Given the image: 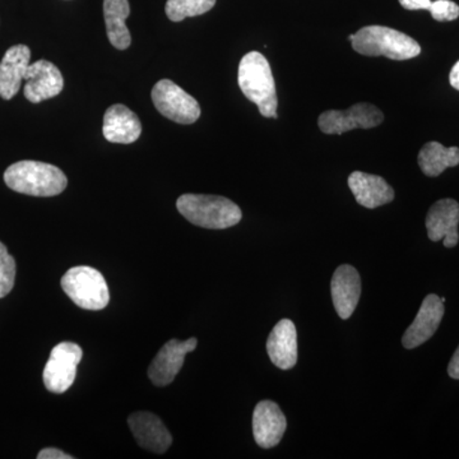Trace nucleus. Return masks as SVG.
Here are the masks:
<instances>
[{
    "mask_svg": "<svg viewBox=\"0 0 459 459\" xmlns=\"http://www.w3.org/2000/svg\"><path fill=\"white\" fill-rule=\"evenodd\" d=\"M238 82L247 100L258 107L264 117L277 119L276 83L270 63L258 51H250L238 65Z\"/></svg>",
    "mask_w": 459,
    "mask_h": 459,
    "instance_id": "obj_1",
    "label": "nucleus"
},
{
    "mask_svg": "<svg viewBox=\"0 0 459 459\" xmlns=\"http://www.w3.org/2000/svg\"><path fill=\"white\" fill-rule=\"evenodd\" d=\"M4 181L14 192L32 197H54L68 186L65 172L40 161H20L9 166Z\"/></svg>",
    "mask_w": 459,
    "mask_h": 459,
    "instance_id": "obj_2",
    "label": "nucleus"
},
{
    "mask_svg": "<svg viewBox=\"0 0 459 459\" xmlns=\"http://www.w3.org/2000/svg\"><path fill=\"white\" fill-rule=\"evenodd\" d=\"M177 208L193 225L211 230L232 228L243 217L238 204L220 195H184Z\"/></svg>",
    "mask_w": 459,
    "mask_h": 459,
    "instance_id": "obj_3",
    "label": "nucleus"
},
{
    "mask_svg": "<svg viewBox=\"0 0 459 459\" xmlns=\"http://www.w3.org/2000/svg\"><path fill=\"white\" fill-rule=\"evenodd\" d=\"M351 44L356 53L365 56L409 60L421 53L418 41L406 33L385 26H368L359 30Z\"/></svg>",
    "mask_w": 459,
    "mask_h": 459,
    "instance_id": "obj_4",
    "label": "nucleus"
},
{
    "mask_svg": "<svg viewBox=\"0 0 459 459\" xmlns=\"http://www.w3.org/2000/svg\"><path fill=\"white\" fill-rule=\"evenodd\" d=\"M62 287L75 305L86 310H101L110 301V292L104 276L95 268L80 265L66 271Z\"/></svg>",
    "mask_w": 459,
    "mask_h": 459,
    "instance_id": "obj_5",
    "label": "nucleus"
},
{
    "mask_svg": "<svg viewBox=\"0 0 459 459\" xmlns=\"http://www.w3.org/2000/svg\"><path fill=\"white\" fill-rule=\"evenodd\" d=\"M151 96L157 111L172 122L193 124L201 117L197 100L170 80L159 81Z\"/></svg>",
    "mask_w": 459,
    "mask_h": 459,
    "instance_id": "obj_6",
    "label": "nucleus"
},
{
    "mask_svg": "<svg viewBox=\"0 0 459 459\" xmlns=\"http://www.w3.org/2000/svg\"><path fill=\"white\" fill-rule=\"evenodd\" d=\"M83 358L81 346L74 342H62L54 347L45 367L42 379L48 391L62 394L74 385L77 367Z\"/></svg>",
    "mask_w": 459,
    "mask_h": 459,
    "instance_id": "obj_7",
    "label": "nucleus"
},
{
    "mask_svg": "<svg viewBox=\"0 0 459 459\" xmlns=\"http://www.w3.org/2000/svg\"><path fill=\"white\" fill-rule=\"evenodd\" d=\"M385 114L368 102L353 105L347 110H328L320 115L318 126L325 134L341 135L352 129H371L380 126Z\"/></svg>",
    "mask_w": 459,
    "mask_h": 459,
    "instance_id": "obj_8",
    "label": "nucleus"
},
{
    "mask_svg": "<svg viewBox=\"0 0 459 459\" xmlns=\"http://www.w3.org/2000/svg\"><path fill=\"white\" fill-rule=\"evenodd\" d=\"M197 338L186 341L171 340L160 350L152 364L148 368V377L157 386L170 385L179 374L184 365V359L189 352L197 349Z\"/></svg>",
    "mask_w": 459,
    "mask_h": 459,
    "instance_id": "obj_9",
    "label": "nucleus"
},
{
    "mask_svg": "<svg viewBox=\"0 0 459 459\" xmlns=\"http://www.w3.org/2000/svg\"><path fill=\"white\" fill-rule=\"evenodd\" d=\"M25 81V98L32 104L56 98L65 87L62 72L48 60H38L30 65Z\"/></svg>",
    "mask_w": 459,
    "mask_h": 459,
    "instance_id": "obj_10",
    "label": "nucleus"
},
{
    "mask_svg": "<svg viewBox=\"0 0 459 459\" xmlns=\"http://www.w3.org/2000/svg\"><path fill=\"white\" fill-rule=\"evenodd\" d=\"M287 429L286 416L276 402L262 401L253 413V434L261 448L270 449L279 446Z\"/></svg>",
    "mask_w": 459,
    "mask_h": 459,
    "instance_id": "obj_11",
    "label": "nucleus"
},
{
    "mask_svg": "<svg viewBox=\"0 0 459 459\" xmlns=\"http://www.w3.org/2000/svg\"><path fill=\"white\" fill-rule=\"evenodd\" d=\"M444 316V303L439 296L430 294L422 301L418 316L412 325L404 332L402 344L412 350L421 346L434 336Z\"/></svg>",
    "mask_w": 459,
    "mask_h": 459,
    "instance_id": "obj_12",
    "label": "nucleus"
},
{
    "mask_svg": "<svg viewBox=\"0 0 459 459\" xmlns=\"http://www.w3.org/2000/svg\"><path fill=\"white\" fill-rule=\"evenodd\" d=\"M459 204L455 199H440L431 205L427 216L428 237L443 240L444 247H455L459 241Z\"/></svg>",
    "mask_w": 459,
    "mask_h": 459,
    "instance_id": "obj_13",
    "label": "nucleus"
},
{
    "mask_svg": "<svg viewBox=\"0 0 459 459\" xmlns=\"http://www.w3.org/2000/svg\"><path fill=\"white\" fill-rule=\"evenodd\" d=\"M332 300L341 319L352 316L361 295V279L356 268L342 264L334 271L331 282Z\"/></svg>",
    "mask_w": 459,
    "mask_h": 459,
    "instance_id": "obj_14",
    "label": "nucleus"
},
{
    "mask_svg": "<svg viewBox=\"0 0 459 459\" xmlns=\"http://www.w3.org/2000/svg\"><path fill=\"white\" fill-rule=\"evenodd\" d=\"M129 428L138 446L162 455L170 448L172 437L164 422L151 412H134L129 416Z\"/></svg>",
    "mask_w": 459,
    "mask_h": 459,
    "instance_id": "obj_15",
    "label": "nucleus"
},
{
    "mask_svg": "<svg viewBox=\"0 0 459 459\" xmlns=\"http://www.w3.org/2000/svg\"><path fill=\"white\" fill-rule=\"evenodd\" d=\"M271 361L279 369L290 370L298 362V332L294 322L282 319L272 329L267 341Z\"/></svg>",
    "mask_w": 459,
    "mask_h": 459,
    "instance_id": "obj_16",
    "label": "nucleus"
},
{
    "mask_svg": "<svg viewBox=\"0 0 459 459\" xmlns=\"http://www.w3.org/2000/svg\"><path fill=\"white\" fill-rule=\"evenodd\" d=\"M31 59V50L26 45L9 48L0 62V98L13 99L22 86L27 68Z\"/></svg>",
    "mask_w": 459,
    "mask_h": 459,
    "instance_id": "obj_17",
    "label": "nucleus"
},
{
    "mask_svg": "<svg viewBox=\"0 0 459 459\" xmlns=\"http://www.w3.org/2000/svg\"><path fill=\"white\" fill-rule=\"evenodd\" d=\"M105 140L111 143H134L142 134V124L131 108L117 104L108 108L102 126Z\"/></svg>",
    "mask_w": 459,
    "mask_h": 459,
    "instance_id": "obj_18",
    "label": "nucleus"
},
{
    "mask_svg": "<svg viewBox=\"0 0 459 459\" xmlns=\"http://www.w3.org/2000/svg\"><path fill=\"white\" fill-rule=\"evenodd\" d=\"M349 186L356 202L369 210L391 204L394 199V188L377 175L352 172L349 177Z\"/></svg>",
    "mask_w": 459,
    "mask_h": 459,
    "instance_id": "obj_19",
    "label": "nucleus"
},
{
    "mask_svg": "<svg viewBox=\"0 0 459 459\" xmlns=\"http://www.w3.org/2000/svg\"><path fill=\"white\" fill-rule=\"evenodd\" d=\"M131 14L128 0H104V17L108 41L115 49L126 50L131 47L132 36L126 25Z\"/></svg>",
    "mask_w": 459,
    "mask_h": 459,
    "instance_id": "obj_20",
    "label": "nucleus"
},
{
    "mask_svg": "<svg viewBox=\"0 0 459 459\" xmlns=\"http://www.w3.org/2000/svg\"><path fill=\"white\" fill-rule=\"evenodd\" d=\"M418 161L427 177H439L446 169L459 165V148H446L437 142H429L420 151Z\"/></svg>",
    "mask_w": 459,
    "mask_h": 459,
    "instance_id": "obj_21",
    "label": "nucleus"
},
{
    "mask_svg": "<svg viewBox=\"0 0 459 459\" xmlns=\"http://www.w3.org/2000/svg\"><path fill=\"white\" fill-rule=\"evenodd\" d=\"M216 4V0H168L166 16L172 22H180L188 17L202 16Z\"/></svg>",
    "mask_w": 459,
    "mask_h": 459,
    "instance_id": "obj_22",
    "label": "nucleus"
},
{
    "mask_svg": "<svg viewBox=\"0 0 459 459\" xmlns=\"http://www.w3.org/2000/svg\"><path fill=\"white\" fill-rule=\"evenodd\" d=\"M16 281V261L9 255L4 244L0 243V299L12 291Z\"/></svg>",
    "mask_w": 459,
    "mask_h": 459,
    "instance_id": "obj_23",
    "label": "nucleus"
},
{
    "mask_svg": "<svg viewBox=\"0 0 459 459\" xmlns=\"http://www.w3.org/2000/svg\"><path fill=\"white\" fill-rule=\"evenodd\" d=\"M429 11L434 20L439 21V22H448V21H455L459 17V7L452 0H435L431 3Z\"/></svg>",
    "mask_w": 459,
    "mask_h": 459,
    "instance_id": "obj_24",
    "label": "nucleus"
},
{
    "mask_svg": "<svg viewBox=\"0 0 459 459\" xmlns=\"http://www.w3.org/2000/svg\"><path fill=\"white\" fill-rule=\"evenodd\" d=\"M39 459H74V455H66V453L59 451L56 448L42 449L38 455Z\"/></svg>",
    "mask_w": 459,
    "mask_h": 459,
    "instance_id": "obj_25",
    "label": "nucleus"
},
{
    "mask_svg": "<svg viewBox=\"0 0 459 459\" xmlns=\"http://www.w3.org/2000/svg\"><path fill=\"white\" fill-rule=\"evenodd\" d=\"M401 5L409 11H420V9H430L431 0H400Z\"/></svg>",
    "mask_w": 459,
    "mask_h": 459,
    "instance_id": "obj_26",
    "label": "nucleus"
},
{
    "mask_svg": "<svg viewBox=\"0 0 459 459\" xmlns=\"http://www.w3.org/2000/svg\"><path fill=\"white\" fill-rule=\"evenodd\" d=\"M448 374L453 379H459V347L449 362Z\"/></svg>",
    "mask_w": 459,
    "mask_h": 459,
    "instance_id": "obj_27",
    "label": "nucleus"
},
{
    "mask_svg": "<svg viewBox=\"0 0 459 459\" xmlns=\"http://www.w3.org/2000/svg\"><path fill=\"white\" fill-rule=\"evenodd\" d=\"M449 82H451L452 87L459 91V60L452 68L451 74H449Z\"/></svg>",
    "mask_w": 459,
    "mask_h": 459,
    "instance_id": "obj_28",
    "label": "nucleus"
}]
</instances>
